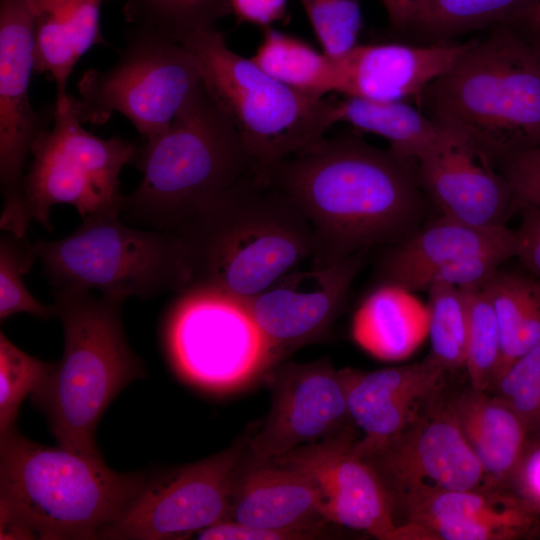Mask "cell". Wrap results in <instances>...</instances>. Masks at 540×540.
I'll use <instances>...</instances> for the list:
<instances>
[{
	"label": "cell",
	"instance_id": "cell-16",
	"mask_svg": "<svg viewBox=\"0 0 540 540\" xmlns=\"http://www.w3.org/2000/svg\"><path fill=\"white\" fill-rule=\"evenodd\" d=\"M367 250L326 267L297 269L259 294L242 300L280 361L288 353L323 339L345 308L351 284Z\"/></svg>",
	"mask_w": 540,
	"mask_h": 540
},
{
	"label": "cell",
	"instance_id": "cell-3",
	"mask_svg": "<svg viewBox=\"0 0 540 540\" xmlns=\"http://www.w3.org/2000/svg\"><path fill=\"white\" fill-rule=\"evenodd\" d=\"M146 473L109 468L101 454L0 435V539H99L143 486Z\"/></svg>",
	"mask_w": 540,
	"mask_h": 540
},
{
	"label": "cell",
	"instance_id": "cell-35",
	"mask_svg": "<svg viewBox=\"0 0 540 540\" xmlns=\"http://www.w3.org/2000/svg\"><path fill=\"white\" fill-rule=\"evenodd\" d=\"M55 363L37 359L0 334V435L14 429L24 399L53 370Z\"/></svg>",
	"mask_w": 540,
	"mask_h": 540
},
{
	"label": "cell",
	"instance_id": "cell-41",
	"mask_svg": "<svg viewBox=\"0 0 540 540\" xmlns=\"http://www.w3.org/2000/svg\"><path fill=\"white\" fill-rule=\"evenodd\" d=\"M324 528L274 530L225 520L201 530L196 535L201 540H311L324 538Z\"/></svg>",
	"mask_w": 540,
	"mask_h": 540
},
{
	"label": "cell",
	"instance_id": "cell-31",
	"mask_svg": "<svg viewBox=\"0 0 540 540\" xmlns=\"http://www.w3.org/2000/svg\"><path fill=\"white\" fill-rule=\"evenodd\" d=\"M232 12L230 0H126L124 14L136 27L181 41L195 31L214 27Z\"/></svg>",
	"mask_w": 540,
	"mask_h": 540
},
{
	"label": "cell",
	"instance_id": "cell-23",
	"mask_svg": "<svg viewBox=\"0 0 540 540\" xmlns=\"http://www.w3.org/2000/svg\"><path fill=\"white\" fill-rule=\"evenodd\" d=\"M500 253L514 257L516 238L507 225L477 227L444 216L419 227L403 241L388 246L379 261L382 285L411 292L431 270L470 256Z\"/></svg>",
	"mask_w": 540,
	"mask_h": 540
},
{
	"label": "cell",
	"instance_id": "cell-20",
	"mask_svg": "<svg viewBox=\"0 0 540 540\" xmlns=\"http://www.w3.org/2000/svg\"><path fill=\"white\" fill-rule=\"evenodd\" d=\"M400 525L424 540H512L533 535L539 519L507 488L420 489L393 501Z\"/></svg>",
	"mask_w": 540,
	"mask_h": 540
},
{
	"label": "cell",
	"instance_id": "cell-12",
	"mask_svg": "<svg viewBox=\"0 0 540 540\" xmlns=\"http://www.w3.org/2000/svg\"><path fill=\"white\" fill-rule=\"evenodd\" d=\"M244 441L170 471L146 476L143 486L99 539H184L230 520L234 479Z\"/></svg>",
	"mask_w": 540,
	"mask_h": 540
},
{
	"label": "cell",
	"instance_id": "cell-28",
	"mask_svg": "<svg viewBox=\"0 0 540 540\" xmlns=\"http://www.w3.org/2000/svg\"><path fill=\"white\" fill-rule=\"evenodd\" d=\"M251 60L276 80L306 95L324 98L338 93L336 58L287 33L265 27Z\"/></svg>",
	"mask_w": 540,
	"mask_h": 540
},
{
	"label": "cell",
	"instance_id": "cell-43",
	"mask_svg": "<svg viewBox=\"0 0 540 540\" xmlns=\"http://www.w3.org/2000/svg\"><path fill=\"white\" fill-rule=\"evenodd\" d=\"M231 10L238 20L263 28L284 19L287 0H230Z\"/></svg>",
	"mask_w": 540,
	"mask_h": 540
},
{
	"label": "cell",
	"instance_id": "cell-39",
	"mask_svg": "<svg viewBox=\"0 0 540 540\" xmlns=\"http://www.w3.org/2000/svg\"><path fill=\"white\" fill-rule=\"evenodd\" d=\"M495 165L509 183L518 211L540 207V146L507 153Z\"/></svg>",
	"mask_w": 540,
	"mask_h": 540
},
{
	"label": "cell",
	"instance_id": "cell-46",
	"mask_svg": "<svg viewBox=\"0 0 540 540\" xmlns=\"http://www.w3.org/2000/svg\"><path fill=\"white\" fill-rule=\"evenodd\" d=\"M533 535H539L540 536V522L538 523Z\"/></svg>",
	"mask_w": 540,
	"mask_h": 540
},
{
	"label": "cell",
	"instance_id": "cell-8",
	"mask_svg": "<svg viewBox=\"0 0 540 540\" xmlns=\"http://www.w3.org/2000/svg\"><path fill=\"white\" fill-rule=\"evenodd\" d=\"M120 217L87 218L67 237L33 244L54 289L96 290L121 301L184 292L187 272L175 234L141 230Z\"/></svg>",
	"mask_w": 540,
	"mask_h": 540
},
{
	"label": "cell",
	"instance_id": "cell-42",
	"mask_svg": "<svg viewBox=\"0 0 540 540\" xmlns=\"http://www.w3.org/2000/svg\"><path fill=\"white\" fill-rule=\"evenodd\" d=\"M515 232L516 255L532 276L540 280V207L526 206Z\"/></svg>",
	"mask_w": 540,
	"mask_h": 540
},
{
	"label": "cell",
	"instance_id": "cell-26",
	"mask_svg": "<svg viewBox=\"0 0 540 540\" xmlns=\"http://www.w3.org/2000/svg\"><path fill=\"white\" fill-rule=\"evenodd\" d=\"M408 293L392 285H382L354 316L355 341L381 360L408 357L428 334V310L413 301Z\"/></svg>",
	"mask_w": 540,
	"mask_h": 540
},
{
	"label": "cell",
	"instance_id": "cell-2",
	"mask_svg": "<svg viewBox=\"0 0 540 540\" xmlns=\"http://www.w3.org/2000/svg\"><path fill=\"white\" fill-rule=\"evenodd\" d=\"M187 286L251 298L315 254L313 228L284 192L255 172L178 228ZM184 291V292H185Z\"/></svg>",
	"mask_w": 540,
	"mask_h": 540
},
{
	"label": "cell",
	"instance_id": "cell-37",
	"mask_svg": "<svg viewBox=\"0 0 540 540\" xmlns=\"http://www.w3.org/2000/svg\"><path fill=\"white\" fill-rule=\"evenodd\" d=\"M323 52L339 58L357 45L362 27L360 0H299Z\"/></svg>",
	"mask_w": 540,
	"mask_h": 540
},
{
	"label": "cell",
	"instance_id": "cell-45",
	"mask_svg": "<svg viewBox=\"0 0 540 540\" xmlns=\"http://www.w3.org/2000/svg\"><path fill=\"white\" fill-rule=\"evenodd\" d=\"M513 25L540 50V2Z\"/></svg>",
	"mask_w": 540,
	"mask_h": 540
},
{
	"label": "cell",
	"instance_id": "cell-15",
	"mask_svg": "<svg viewBox=\"0 0 540 540\" xmlns=\"http://www.w3.org/2000/svg\"><path fill=\"white\" fill-rule=\"evenodd\" d=\"M262 380L272 401L262 427L249 441L254 458H278L354 426L340 370L328 360L274 366Z\"/></svg>",
	"mask_w": 540,
	"mask_h": 540
},
{
	"label": "cell",
	"instance_id": "cell-22",
	"mask_svg": "<svg viewBox=\"0 0 540 540\" xmlns=\"http://www.w3.org/2000/svg\"><path fill=\"white\" fill-rule=\"evenodd\" d=\"M238 467L231 495L230 520L274 530L325 527L322 496L313 478L281 457L256 459Z\"/></svg>",
	"mask_w": 540,
	"mask_h": 540
},
{
	"label": "cell",
	"instance_id": "cell-9",
	"mask_svg": "<svg viewBox=\"0 0 540 540\" xmlns=\"http://www.w3.org/2000/svg\"><path fill=\"white\" fill-rule=\"evenodd\" d=\"M54 125L44 129L33 144V160L24 177L23 192L28 221L48 231L51 208L69 204L82 219L121 216L122 168L134 163L136 144L119 137L102 139L82 128L78 100L52 110Z\"/></svg>",
	"mask_w": 540,
	"mask_h": 540
},
{
	"label": "cell",
	"instance_id": "cell-40",
	"mask_svg": "<svg viewBox=\"0 0 540 540\" xmlns=\"http://www.w3.org/2000/svg\"><path fill=\"white\" fill-rule=\"evenodd\" d=\"M508 489L540 520V433L528 436Z\"/></svg>",
	"mask_w": 540,
	"mask_h": 540
},
{
	"label": "cell",
	"instance_id": "cell-11",
	"mask_svg": "<svg viewBox=\"0 0 540 540\" xmlns=\"http://www.w3.org/2000/svg\"><path fill=\"white\" fill-rule=\"evenodd\" d=\"M202 80L199 64L179 41L136 27L109 70L88 69L78 90L82 122L104 124L114 112L126 116L144 141L164 134Z\"/></svg>",
	"mask_w": 540,
	"mask_h": 540
},
{
	"label": "cell",
	"instance_id": "cell-17",
	"mask_svg": "<svg viewBox=\"0 0 540 540\" xmlns=\"http://www.w3.org/2000/svg\"><path fill=\"white\" fill-rule=\"evenodd\" d=\"M355 441L351 426L281 458L298 465L313 478L322 496L321 513L327 523L364 531L381 540H412L411 528L398 524L380 476L353 450Z\"/></svg>",
	"mask_w": 540,
	"mask_h": 540
},
{
	"label": "cell",
	"instance_id": "cell-34",
	"mask_svg": "<svg viewBox=\"0 0 540 540\" xmlns=\"http://www.w3.org/2000/svg\"><path fill=\"white\" fill-rule=\"evenodd\" d=\"M26 236L5 232L0 239V319L28 313L43 319L57 317L55 305H46L26 288L23 276L36 260Z\"/></svg>",
	"mask_w": 540,
	"mask_h": 540
},
{
	"label": "cell",
	"instance_id": "cell-24",
	"mask_svg": "<svg viewBox=\"0 0 540 540\" xmlns=\"http://www.w3.org/2000/svg\"><path fill=\"white\" fill-rule=\"evenodd\" d=\"M35 34L34 73H48L57 87L56 104L69 99L68 78L80 57L96 44H106L100 30L105 0H26Z\"/></svg>",
	"mask_w": 540,
	"mask_h": 540
},
{
	"label": "cell",
	"instance_id": "cell-36",
	"mask_svg": "<svg viewBox=\"0 0 540 540\" xmlns=\"http://www.w3.org/2000/svg\"><path fill=\"white\" fill-rule=\"evenodd\" d=\"M491 394L510 406L529 435L540 433V344L513 361L497 378Z\"/></svg>",
	"mask_w": 540,
	"mask_h": 540
},
{
	"label": "cell",
	"instance_id": "cell-6",
	"mask_svg": "<svg viewBox=\"0 0 540 540\" xmlns=\"http://www.w3.org/2000/svg\"><path fill=\"white\" fill-rule=\"evenodd\" d=\"M53 297L63 324L64 352L31 399L59 446L100 454L98 422L118 393L145 375L144 366L124 334V301L76 289H54Z\"/></svg>",
	"mask_w": 540,
	"mask_h": 540
},
{
	"label": "cell",
	"instance_id": "cell-13",
	"mask_svg": "<svg viewBox=\"0 0 540 540\" xmlns=\"http://www.w3.org/2000/svg\"><path fill=\"white\" fill-rule=\"evenodd\" d=\"M35 68V34L26 0H0V228L24 236L29 225L24 201L23 169L48 114L29 102Z\"/></svg>",
	"mask_w": 540,
	"mask_h": 540
},
{
	"label": "cell",
	"instance_id": "cell-29",
	"mask_svg": "<svg viewBox=\"0 0 540 540\" xmlns=\"http://www.w3.org/2000/svg\"><path fill=\"white\" fill-rule=\"evenodd\" d=\"M340 121L386 139L398 155L418 161L434 143L438 126L405 101L385 102L344 96Z\"/></svg>",
	"mask_w": 540,
	"mask_h": 540
},
{
	"label": "cell",
	"instance_id": "cell-27",
	"mask_svg": "<svg viewBox=\"0 0 540 540\" xmlns=\"http://www.w3.org/2000/svg\"><path fill=\"white\" fill-rule=\"evenodd\" d=\"M482 288L490 299L500 330L499 377L513 361L540 344V280L498 270Z\"/></svg>",
	"mask_w": 540,
	"mask_h": 540
},
{
	"label": "cell",
	"instance_id": "cell-4",
	"mask_svg": "<svg viewBox=\"0 0 540 540\" xmlns=\"http://www.w3.org/2000/svg\"><path fill=\"white\" fill-rule=\"evenodd\" d=\"M417 103L434 123L465 133L494 163L540 146V50L514 25L495 26L473 39Z\"/></svg>",
	"mask_w": 540,
	"mask_h": 540
},
{
	"label": "cell",
	"instance_id": "cell-5",
	"mask_svg": "<svg viewBox=\"0 0 540 540\" xmlns=\"http://www.w3.org/2000/svg\"><path fill=\"white\" fill-rule=\"evenodd\" d=\"M134 164L143 179L124 196L122 220L167 232L255 172L235 127L202 80L169 129L138 148Z\"/></svg>",
	"mask_w": 540,
	"mask_h": 540
},
{
	"label": "cell",
	"instance_id": "cell-33",
	"mask_svg": "<svg viewBox=\"0 0 540 540\" xmlns=\"http://www.w3.org/2000/svg\"><path fill=\"white\" fill-rule=\"evenodd\" d=\"M431 357L447 372L464 368L468 333L465 289L434 286L427 290Z\"/></svg>",
	"mask_w": 540,
	"mask_h": 540
},
{
	"label": "cell",
	"instance_id": "cell-21",
	"mask_svg": "<svg viewBox=\"0 0 540 540\" xmlns=\"http://www.w3.org/2000/svg\"><path fill=\"white\" fill-rule=\"evenodd\" d=\"M472 40L409 45L401 42L357 44L336 58L343 96L396 102L415 98L448 72Z\"/></svg>",
	"mask_w": 540,
	"mask_h": 540
},
{
	"label": "cell",
	"instance_id": "cell-14",
	"mask_svg": "<svg viewBox=\"0 0 540 540\" xmlns=\"http://www.w3.org/2000/svg\"><path fill=\"white\" fill-rule=\"evenodd\" d=\"M365 460L380 476L392 504L420 489L490 486L458 426L445 390L400 434Z\"/></svg>",
	"mask_w": 540,
	"mask_h": 540
},
{
	"label": "cell",
	"instance_id": "cell-1",
	"mask_svg": "<svg viewBox=\"0 0 540 540\" xmlns=\"http://www.w3.org/2000/svg\"><path fill=\"white\" fill-rule=\"evenodd\" d=\"M267 180L311 223L315 268L403 241L421 227L428 202L416 161L357 136L324 137L277 165Z\"/></svg>",
	"mask_w": 540,
	"mask_h": 540
},
{
	"label": "cell",
	"instance_id": "cell-25",
	"mask_svg": "<svg viewBox=\"0 0 540 540\" xmlns=\"http://www.w3.org/2000/svg\"><path fill=\"white\" fill-rule=\"evenodd\" d=\"M449 402L489 485L508 489L529 436L522 419L498 397L470 385Z\"/></svg>",
	"mask_w": 540,
	"mask_h": 540
},
{
	"label": "cell",
	"instance_id": "cell-44",
	"mask_svg": "<svg viewBox=\"0 0 540 540\" xmlns=\"http://www.w3.org/2000/svg\"><path fill=\"white\" fill-rule=\"evenodd\" d=\"M431 0H381L391 29L404 34L425 15Z\"/></svg>",
	"mask_w": 540,
	"mask_h": 540
},
{
	"label": "cell",
	"instance_id": "cell-19",
	"mask_svg": "<svg viewBox=\"0 0 540 540\" xmlns=\"http://www.w3.org/2000/svg\"><path fill=\"white\" fill-rule=\"evenodd\" d=\"M352 423L363 434L353 450L367 458L400 434L445 390L447 371L422 361L375 371L340 370Z\"/></svg>",
	"mask_w": 540,
	"mask_h": 540
},
{
	"label": "cell",
	"instance_id": "cell-30",
	"mask_svg": "<svg viewBox=\"0 0 540 540\" xmlns=\"http://www.w3.org/2000/svg\"><path fill=\"white\" fill-rule=\"evenodd\" d=\"M540 0H431L422 19L406 33L429 43L519 22Z\"/></svg>",
	"mask_w": 540,
	"mask_h": 540
},
{
	"label": "cell",
	"instance_id": "cell-7",
	"mask_svg": "<svg viewBox=\"0 0 540 540\" xmlns=\"http://www.w3.org/2000/svg\"><path fill=\"white\" fill-rule=\"evenodd\" d=\"M197 60L207 90L235 127L259 176L325 137L340 121L339 100L306 95L232 51L215 27L180 41Z\"/></svg>",
	"mask_w": 540,
	"mask_h": 540
},
{
	"label": "cell",
	"instance_id": "cell-10",
	"mask_svg": "<svg viewBox=\"0 0 540 540\" xmlns=\"http://www.w3.org/2000/svg\"><path fill=\"white\" fill-rule=\"evenodd\" d=\"M164 343L177 374L215 394L238 391L279 362L243 301L210 290L179 294L166 317Z\"/></svg>",
	"mask_w": 540,
	"mask_h": 540
},
{
	"label": "cell",
	"instance_id": "cell-18",
	"mask_svg": "<svg viewBox=\"0 0 540 540\" xmlns=\"http://www.w3.org/2000/svg\"><path fill=\"white\" fill-rule=\"evenodd\" d=\"M436 125L434 143L417 161L418 181L428 201L441 216L468 225H506L518 210L494 161L465 133Z\"/></svg>",
	"mask_w": 540,
	"mask_h": 540
},
{
	"label": "cell",
	"instance_id": "cell-38",
	"mask_svg": "<svg viewBox=\"0 0 540 540\" xmlns=\"http://www.w3.org/2000/svg\"><path fill=\"white\" fill-rule=\"evenodd\" d=\"M509 258L505 254L489 253L449 262L422 276L411 292L429 290L434 286L459 289L482 287Z\"/></svg>",
	"mask_w": 540,
	"mask_h": 540
},
{
	"label": "cell",
	"instance_id": "cell-32",
	"mask_svg": "<svg viewBox=\"0 0 540 540\" xmlns=\"http://www.w3.org/2000/svg\"><path fill=\"white\" fill-rule=\"evenodd\" d=\"M465 291L468 299V333L464 369L471 387L490 392L501 366L499 325L484 289L473 287Z\"/></svg>",
	"mask_w": 540,
	"mask_h": 540
}]
</instances>
